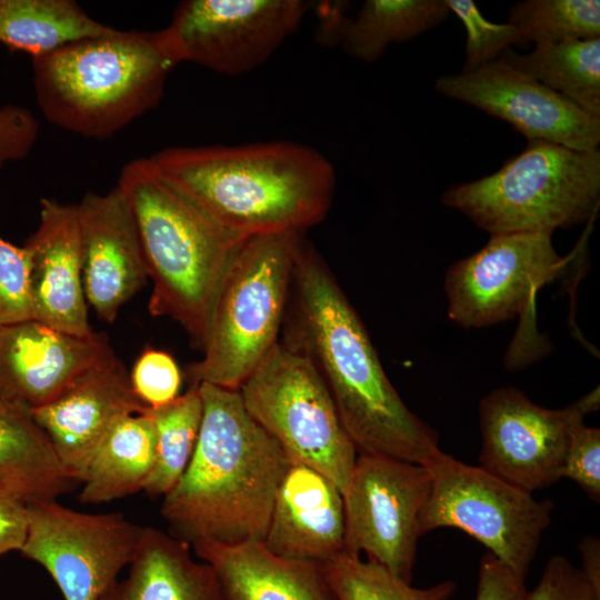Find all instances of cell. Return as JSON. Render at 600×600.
Returning a JSON list of instances; mask_svg holds the SVG:
<instances>
[{
	"label": "cell",
	"instance_id": "1",
	"mask_svg": "<svg viewBox=\"0 0 600 600\" xmlns=\"http://www.w3.org/2000/svg\"><path fill=\"white\" fill-rule=\"evenodd\" d=\"M289 349L313 366L358 453L426 466L439 436L403 402L369 333L329 266L303 240L283 321Z\"/></svg>",
	"mask_w": 600,
	"mask_h": 600
},
{
	"label": "cell",
	"instance_id": "8",
	"mask_svg": "<svg viewBox=\"0 0 600 600\" xmlns=\"http://www.w3.org/2000/svg\"><path fill=\"white\" fill-rule=\"evenodd\" d=\"M250 416L284 449L343 491L358 451L320 376L279 343L239 389Z\"/></svg>",
	"mask_w": 600,
	"mask_h": 600
},
{
	"label": "cell",
	"instance_id": "28",
	"mask_svg": "<svg viewBox=\"0 0 600 600\" xmlns=\"http://www.w3.org/2000/svg\"><path fill=\"white\" fill-rule=\"evenodd\" d=\"M202 412L199 387H189L163 407L148 409L154 426L156 452L146 493L163 497L176 486L194 451Z\"/></svg>",
	"mask_w": 600,
	"mask_h": 600
},
{
	"label": "cell",
	"instance_id": "16",
	"mask_svg": "<svg viewBox=\"0 0 600 600\" xmlns=\"http://www.w3.org/2000/svg\"><path fill=\"white\" fill-rule=\"evenodd\" d=\"M113 356L101 332L76 336L33 319L0 326V401L43 406Z\"/></svg>",
	"mask_w": 600,
	"mask_h": 600
},
{
	"label": "cell",
	"instance_id": "36",
	"mask_svg": "<svg viewBox=\"0 0 600 600\" xmlns=\"http://www.w3.org/2000/svg\"><path fill=\"white\" fill-rule=\"evenodd\" d=\"M39 136V123L27 108L6 104L0 108V171L10 162L26 158Z\"/></svg>",
	"mask_w": 600,
	"mask_h": 600
},
{
	"label": "cell",
	"instance_id": "32",
	"mask_svg": "<svg viewBox=\"0 0 600 600\" xmlns=\"http://www.w3.org/2000/svg\"><path fill=\"white\" fill-rule=\"evenodd\" d=\"M129 374L136 396L148 409L163 407L179 396L181 371L166 351L146 348Z\"/></svg>",
	"mask_w": 600,
	"mask_h": 600
},
{
	"label": "cell",
	"instance_id": "2",
	"mask_svg": "<svg viewBox=\"0 0 600 600\" xmlns=\"http://www.w3.org/2000/svg\"><path fill=\"white\" fill-rule=\"evenodd\" d=\"M198 387L203 412L197 444L163 496L161 516L169 533L191 546L263 542L291 459L250 416L239 390Z\"/></svg>",
	"mask_w": 600,
	"mask_h": 600
},
{
	"label": "cell",
	"instance_id": "21",
	"mask_svg": "<svg viewBox=\"0 0 600 600\" xmlns=\"http://www.w3.org/2000/svg\"><path fill=\"white\" fill-rule=\"evenodd\" d=\"M191 547L213 569L223 600H338L321 563L277 556L263 542Z\"/></svg>",
	"mask_w": 600,
	"mask_h": 600
},
{
	"label": "cell",
	"instance_id": "34",
	"mask_svg": "<svg viewBox=\"0 0 600 600\" xmlns=\"http://www.w3.org/2000/svg\"><path fill=\"white\" fill-rule=\"evenodd\" d=\"M560 479L574 481L593 501L600 500V429L582 424L572 436Z\"/></svg>",
	"mask_w": 600,
	"mask_h": 600
},
{
	"label": "cell",
	"instance_id": "5",
	"mask_svg": "<svg viewBox=\"0 0 600 600\" xmlns=\"http://www.w3.org/2000/svg\"><path fill=\"white\" fill-rule=\"evenodd\" d=\"M117 186L133 212L152 281L150 314L178 322L202 351L218 286L246 238L170 184L149 158L128 162Z\"/></svg>",
	"mask_w": 600,
	"mask_h": 600
},
{
	"label": "cell",
	"instance_id": "17",
	"mask_svg": "<svg viewBox=\"0 0 600 600\" xmlns=\"http://www.w3.org/2000/svg\"><path fill=\"white\" fill-rule=\"evenodd\" d=\"M148 408L136 396L130 374L113 356L48 403L31 409L71 481L82 482L97 448L124 416Z\"/></svg>",
	"mask_w": 600,
	"mask_h": 600
},
{
	"label": "cell",
	"instance_id": "10",
	"mask_svg": "<svg viewBox=\"0 0 600 600\" xmlns=\"http://www.w3.org/2000/svg\"><path fill=\"white\" fill-rule=\"evenodd\" d=\"M431 483L424 466L358 453L342 491L343 551L363 552L367 560L411 583Z\"/></svg>",
	"mask_w": 600,
	"mask_h": 600
},
{
	"label": "cell",
	"instance_id": "11",
	"mask_svg": "<svg viewBox=\"0 0 600 600\" xmlns=\"http://www.w3.org/2000/svg\"><path fill=\"white\" fill-rule=\"evenodd\" d=\"M143 526L120 512L87 513L44 500L28 503L20 553L42 566L64 600H99L130 564Z\"/></svg>",
	"mask_w": 600,
	"mask_h": 600
},
{
	"label": "cell",
	"instance_id": "15",
	"mask_svg": "<svg viewBox=\"0 0 600 600\" xmlns=\"http://www.w3.org/2000/svg\"><path fill=\"white\" fill-rule=\"evenodd\" d=\"M434 88L510 123L527 140L580 151L599 149L600 117L500 59L469 72L442 74L436 79Z\"/></svg>",
	"mask_w": 600,
	"mask_h": 600
},
{
	"label": "cell",
	"instance_id": "31",
	"mask_svg": "<svg viewBox=\"0 0 600 600\" xmlns=\"http://www.w3.org/2000/svg\"><path fill=\"white\" fill-rule=\"evenodd\" d=\"M467 31L466 58L461 72L472 71L499 56L512 44H521L520 33L510 22L487 20L472 0H444Z\"/></svg>",
	"mask_w": 600,
	"mask_h": 600
},
{
	"label": "cell",
	"instance_id": "18",
	"mask_svg": "<svg viewBox=\"0 0 600 600\" xmlns=\"http://www.w3.org/2000/svg\"><path fill=\"white\" fill-rule=\"evenodd\" d=\"M77 206L86 300L111 323L148 278L138 226L118 186L103 194L88 192Z\"/></svg>",
	"mask_w": 600,
	"mask_h": 600
},
{
	"label": "cell",
	"instance_id": "4",
	"mask_svg": "<svg viewBox=\"0 0 600 600\" xmlns=\"http://www.w3.org/2000/svg\"><path fill=\"white\" fill-rule=\"evenodd\" d=\"M180 62L168 28L116 29L32 58L37 103L52 124L103 140L158 106Z\"/></svg>",
	"mask_w": 600,
	"mask_h": 600
},
{
	"label": "cell",
	"instance_id": "13",
	"mask_svg": "<svg viewBox=\"0 0 600 600\" xmlns=\"http://www.w3.org/2000/svg\"><path fill=\"white\" fill-rule=\"evenodd\" d=\"M567 263L552 233L490 236L479 251L446 270L448 318L464 329L510 321L529 309L537 291L557 279Z\"/></svg>",
	"mask_w": 600,
	"mask_h": 600
},
{
	"label": "cell",
	"instance_id": "20",
	"mask_svg": "<svg viewBox=\"0 0 600 600\" xmlns=\"http://www.w3.org/2000/svg\"><path fill=\"white\" fill-rule=\"evenodd\" d=\"M263 543L277 556L317 563L342 552L341 490L318 470L291 461L278 486Z\"/></svg>",
	"mask_w": 600,
	"mask_h": 600
},
{
	"label": "cell",
	"instance_id": "38",
	"mask_svg": "<svg viewBox=\"0 0 600 600\" xmlns=\"http://www.w3.org/2000/svg\"><path fill=\"white\" fill-rule=\"evenodd\" d=\"M28 529V504L0 484V557L20 551Z\"/></svg>",
	"mask_w": 600,
	"mask_h": 600
},
{
	"label": "cell",
	"instance_id": "14",
	"mask_svg": "<svg viewBox=\"0 0 600 600\" xmlns=\"http://www.w3.org/2000/svg\"><path fill=\"white\" fill-rule=\"evenodd\" d=\"M312 6L306 0H186L167 28L182 62L240 76L267 62Z\"/></svg>",
	"mask_w": 600,
	"mask_h": 600
},
{
	"label": "cell",
	"instance_id": "35",
	"mask_svg": "<svg viewBox=\"0 0 600 600\" xmlns=\"http://www.w3.org/2000/svg\"><path fill=\"white\" fill-rule=\"evenodd\" d=\"M523 600H600V593L563 556L551 557L533 590Z\"/></svg>",
	"mask_w": 600,
	"mask_h": 600
},
{
	"label": "cell",
	"instance_id": "27",
	"mask_svg": "<svg viewBox=\"0 0 600 600\" xmlns=\"http://www.w3.org/2000/svg\"><path fill=\"white\" fill-rule=\"evenodd\" d=\"M498 59L600 117V38L534 46L526 54L508 48Z\"/></svg>",
	"mask_w": 600,
	"mask_h": 600
},
{
	"label": "cell",
	"instance_id": "19",
	"mask_svg": "<svg viewBox=\"0 0 600 600\" xmlns=\"http://www.w3.org/2000/svg\"><path fill=\"white\" fill-rule=\"evenodd\" d=\"M23 247L32 319L76 336L92 333L78 206L42 198L39 226Z\"/></svg>",
	"mask_w": 600,
	"mask_h": 600
},
{
	"label": "cell",
	"instance_id": "7",
	"mask_svg": "<svg viewBox=\"0 0 600 600\" xmlns=\"http://www.w3.org/2000/svg\"><path fill=\"white\" fill-rule=\"evenodd\" d=\"M441 202L490 236L587 223L600 206V151L527 140L499 170L451 186Z\"/></svg>",
	"mask_w": 600,
	"mask_h": 600
},
{
	"label": "cell",
	"instance_id": "3",
	"mask_svg": "<svg viewBox=\"0 0 600 600\" xmlns=\"http://www.w3.org/2000/svg\"><path fill=\"white\" fill-rule=\"evenodd\" d=\"M148 158L170 184L244 238L304 233L327 217L336 192L332 163L293 141L170 147Z\"/></svg>",
	"mask_w": 600,
	"mask_h": 600
},
{
	"label": "cell",
	"instance_id": "26",
	"mask_svg": "<svg viewBox=\"0 0 600 600\" xmlns=\"http://www.w3.org/2000/svg\"><path fill=\"white\" fill-rule=\"evenodd\" d=\"M114 30L71 0H0V43L31 58Z\"/></svg>",
	"mask_w": 600,
	"mask_h": 600
},
{
	"label": "cell",
	"instance_id": "25",
	"mask_svg": "<svg viewBox=\"0 0 600 600\" xmlns=\"http://www.w3.org/2000/svg\"><path fill=\"white\" fill-rule=\"evenodd\" d=\"M450 14L444 0H367L341 18L331 40L352 58L372 63L393 43L411 40Z\"/></svg>",
	"mask_w": 600,
	"mask_h": 600
},
{
	"label": "cell",
	"instance_id": "39",
	"mask_svg": "<svg viewBox=\"0 0 600 600\" xmlns=\"http://www.w3.org/2000/svg\"><path fill=\"white\" fill-rule=\"evenodd\" d=\"M581 553V568L583 577L600 593V540L588 536L579 542Z\"/></svg>",
	"mask_w": 600,
	"mask_h": 600
},
{
	"label": "cell",
	"instance_id": "12",
	"mask_svg": "<svg viewBox=\"0 0 600 600\" xmlns=\"http://www.w3.org/2000/svg\"><path fill=\"white\" fill-rule=\"evenodd\" d=\"M600 404L597 387L569 406L548 409L514 387H501L479 402L480 467L528 492L560 480L568 448L584 418Z\"/></svg>",
	"mask_w": 600,
	"mask_h": 600
},
{
	"label": "cell",
	"instance_id": "37",
	"mask_svg": "<svg viewBox=\"0 0 600 600\" xmlns=\"http://www.w3.org/2000/svg\"><path fill=\"white\" fill-rule=\"evenodd\" d=\"M526 578L487 552L480 560L476 600H523Z\"/></svg>",
	"mask_w": 600,
	"mask_h": 600
},
{
	"label": "cell",
	"instance_id": "9",
	"mask_svg": "<svg viewBox=\"0 0 600 600\" xmlns=\"http://www.w3.org/2000/svg\"><path fill=\"white\" fill-rule=\"evenodd\" d=\"M424 467L432 483L421 533L460 529L526 578L542 534L551 524L553 502L538 500L531 492L442 450Z\"/></svg>",
	"mask_w": 600,
	"mask_h": 600
},
{
	"label": "cell",
	"instance_id": "30",
	"mask_svg": "<svg viewBox=\"0 0 600 600\" xmlns=\"http://www.w3.org/2000/svg\"><path fill=\"white\" fill-rule=\"evenodd\" d=\"M521 44H553L600 38L599 0H526L509 10Z\"/></svg>",
	"mask_w": 600,
	"mask_h": 600
},
{
	"label": "cell",
	"instance_id": "29",
	"mask_svg": "<svg viewBox=\"0 0 600 600\" xmlns=\"http://www.w3.org/2000/svg\"><path fill=\"white\" fill-rule=\"evenodd\" d=\"M338 600H448L456 590L453 581L416 588L382 566L342 551L321 563Z\"/></svg>",
	"mask_w": 600,
	"mask_h": 600
},
{
	"label": "cell",
	"instance_id": "23",
	"mask_svg": "<svg viewBox=\"0 0 600 600\" xmlns=\"http://www.w3.org/2000/svg\"><path fill=\"white\" fill-rule=\"evenodd\" d=\"M72 483L30 410L0 401V484L28 504L57 500Z\"/></svg>",
	"mask_w": 600,
	"mask_h": 600
},
{
	"label": "cell",
	"instance_id": "24",
	"mask_svg": "<svg viewBox=\"0 0 600 600\" xmlns=\"http://www.w3.org/2000/svg\"><path fill=\"white\" fill-rule=\"evenodd\" d=\"M154 452L156 432L148 409L120 418L91 458L79 500L103 503L143 491L153 468Z\"/></svg>",
	"mask_w": 600,
	"mask_h": 600
},
{
	"label": "cell",
	"instance_id": "6",
	"mask_svg": "<svg viewBox=\"0 0 600 600\" xmlns=\"http://www.w3.org/2000/svg\"><path fill=\"white\" fill-rule=\"evenodd\" d=\"M303 233L248 237L232 253L210 309L189 387L239 390L279 343Z\"/></svg>",
	"mask_w": 600,
	"mask_h": 600
},
{
	"label": "cell",
	"instance_id": "33",
	"mask_svg": "<svg viewBox=\"0 0 600 600\" xmlns=\"http://www.w3.org/2000/svg\"><path fill=\"white\" fill-rule=\"evenodd\" d=\"M29 319L27 251L0 237V326Z\"/></svg>",
	"mask_w": 600,
	"mask_h": 600
},
{
	"label": "cell",
	"instance_id": "22",
	"mask_svg": "<svg viewBox=\"0 0 600 600\" xmlns=\"http://www.w3.org/2000/svg\"><path fill=\"white\" fill-rule=\"evenodd\" d=\"M191 544L144 527L129 571L99 600H223L213 569L191 553Z\"/></svg>",
	"mask_w": 600,
	"mask_h": 600
}]
</instances>
